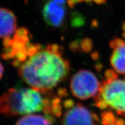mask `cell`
Listing matches in <instances>:
<instances>
[{"instance_id": "obj_1", "label": "cell", "mask_w": 125, "mask_h": 125, "mask_svg": "<svg viewBox=\"0 0 125 125\" xmlns=\"http://www.w3.org/2000/svg\"><path fill=\"white\" fill-rule=\"evenodd\" d=\"M70 69L69 62L62 56V48L53 44L27 54L19 65V74L31 88L43 93L62 82Z\"/></svg>"}, {"instance_id": "obj_3", "label": "cell", "mask_w": 125, "mask_h": 125, "mask_svg": "<svg viewBox=\"0 0 125 125\" xmlns=\"http://www.w3.org/2000/svg\"><path fill=\"white\" fill-rule=\"evenodd\" d=\"M105 77L94 97L95 104L101 109H111L125 118V78H117L115 71L110 70L105 72Z\"/></svg>"}, {"instance_id": "obj_7", "label": "cell", "mask_w": 125, "mask_h": 125, "mask_svg": "<svg viewBox=\"0 0 125 125\" xmlns=\"http://www.w3.org/2000/svg\"><path fill=\"white\" fill-rule=\"evenodd\" d=\"M113 51L110 57L111 65L118 74H125V42L115 38L109 43Z\"/></svg>"}, {"instance_id": "obj_12", "label": "cell", "mask_w": 125, "mask_h": 125, "mask_svg": "<svg viewBox=\"0 0 125 125\" xmlns=\"http://www.w3.org/2000/svg\"><path fill=\"white\" fill-rule=\"evenodd\" d=\"M54 2L57 3L59 5H61L65 6V0H52Z\"/></svg>"}, {"instance_id": "obj_6", "label": "cell", "mask_w": 125, "mask_h": 125, "mask_svg": "<svg viewBox=\"0 0 125 125\" xmlns=\"http://www.w3.org/2000/svg\"><path fill=\"white\" fill-rule=\"evenodd\" d=\"M65 6L61 5L49 0L43 8L42 15L45 22L53 27H59L62 26L65 16Z\"/></svg>"}, {"instance_id": "obj_10", "label": "cell", "mask_w": 125, "mask_h": 125, "mask_svg": "<svg viewBox=\"0 0 125 125\" xmlns=\"http://www.w3.org/2000/svg\"><path fill=\"white\" fill-rule=\"evenodd\" d=\"M81 46H82V48H83V51H89L92 48L93 43H92V41L90 39L85 38L82 40Z\"/></svg>"}, {"instance_id": "obj_2", "label": "cell", "mask_w": 125, "mask_h": 125, "mask_svg": "<svg viewBox=\"0 0 125 125\" xmlns=\"http://www.w3.org/2000/svg\"><path fill=\"white\" fill-rule=\"evenodd\" d=\"M49 101L32 88H11L0 97V114L6 116L27 115L50 111Z\"/></svg>"}, {"instance_id": "obj_8", "label": "cell", "mask_w": 125, "mask_h": 125, "mask_svg": "<svg viewBox=\"0 0 125 125\" xmlns=\"http://www.w3.org/2000/svg\"><path fill=\"white\" fill-rule=\"evenodd\" d=\"M16 18L13 12L6 8H0V38H9L16 31Z\"/></svg>"}, {"instance_id": "obj_5", "label": "cell", "mask_w": 125, "mask_h": 125, "mask_svg": "<svg viewBox=\"0 0 125 125\" xmlns=\"http://www.w3.org/2000/svg\"><path fill=\"white\" fill-rule=\"evenodd\" d=\"M62 125H100L95 114L81 104L70 108L64 115Z\"/></svg>"}, {"instance_id": "obj_13", "label": "cell", "mask_w": 125, "mask_h": 125, "mask_svg": "<svg viewBox=\"0 0 125 125\" xmlns=\"http://www.w3.org/2000/svg\"><path fill=\"white\" fill-rule=\"evenodd\" d=\"M3 73H4V67H3L1 62H0V79L2 78Z\"/></svg>"}, {"instance_id": "obj_14", "label": "cell", "mask_w": 125, "mask_h": 125, "mask_svg": "<svg viewBox=\"0 0 125 125\" xmlns=\"http://www.w3.org/2000/svg\"><path fill=\"white\" fill-rule=\"evenodd\" d=\"M123 30H124V32L125 33V24H124V25H123Z\"/></svg>"}, {"instance_id": "obj_9", "label": "cell", "mask_w": 125, "mask_h": 125, "mask_svg": "<svg viewBox=\"0 0 125 125\" xmlns=\"http://www.w3.org/2000/svg\"><path fill=\"white\" fill-rule=\"evenodd\" d=\"M16 125H52L45 117L40 115L30 114L21 118Z\"/></svg>"}, {"instance_id": "obj_11", "label": "cell", "mask_w": 125, "mask_h": 125, "mask_svg": "<svg viewBox=\"0 0 125 125\" xmlns=\"http://www.w3.org/2000/svg\"><path fill=\"white\" fill-rule=\"evenodd\" d=\"M81 1H83V0H68V2L70 7H74V5H75L76 4L81 2Z\"/></svg>"}, {"instance_id": "obj_4", "label": "cell", "mask_w": 125, "mask_h": 125, "mask_svg": "<svg viewBox=\"0 0 125 125\" xmlns=\"http://www.w3.org/2000/svg\"><path fill=\"white\" fill-rule=\"evenodd\" d=\"M101 83L97 76L88 70L78 71L71 78L70 89L73 94L81 100L95 97L99 92Z\"/></svg>"}]
</instances>
